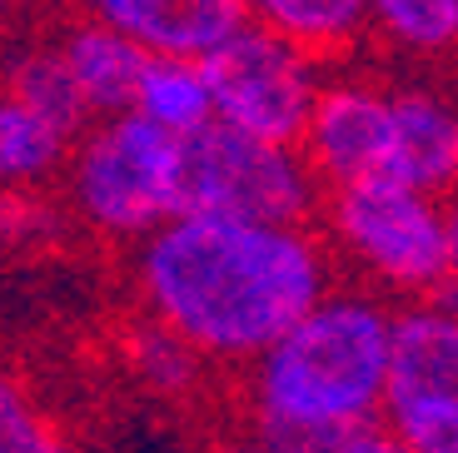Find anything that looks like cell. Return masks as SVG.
Instances as JSON below:
<instances>
[{"mask_svg":"<svg viewBox=\"0 0 458 453\" xmlns=\"http://www.w3.org/2000/svg\"><path fill=\"white\" fill-rule=\"evenodd\" d=\"M140 295L199 359L259 363L329 299L324 250L294 225L180 215L140 244Z\"/></svg>","mask_w":458,"mask_h":453,"instance_id":"cell-1","label":"cell"},{"mask_svg":"<svg viewBox=\"0 0 458 453\" xmlns=\"http://www.w3.org/2000/svg\"><path fill=\"white\" fill-rule=\"evenodd\" d=\"M394 314L369 295H329L254 363V443L334 453L389 398Z\"/></svg>","mask_w":458,"mask_h":453,"instance_id":"cell-2","label":"cell"},{"mask_svg":"<svg viewBox=\"0 0 458 453\" xmlns=\"http://www.w3.org/2000/svg\"><path fill=\"white\" fill-rule=\"evenodd\" d=\"M65 190L95 235L145 244L180 219V140L155 130L145 115L95 120L70 150Z\"/></svg>","mask_w":458,"mask_h":453,"instance_id":"cell-3","label":"cell"},{"mask_svg":"<svg viewBox=\"0 0 458 453\" xmlns=\"http://www.w3.org/2000/svg\"><path fill=\"white\" fill-rule=\"evenodd\" d=\"M310 209L314 170L294 145H269L219 120L180 140V215L299 229Z\"/></svg>","mask_w":458,"mask_h":453,"instance_id":"cell-4","label":"cell"},{"mask_svg":"<svg viewBox=\"0 0 458 453\" xmlns=\"http://www.w3.org/2000/svg\"><path fill=\"white\" fill-rule=\"evenodd\" d=\"M329 225L339 244L389 289L428 295L448 284V219L444 204L394 180L334 190Z\"/></svg>","mask_w":458,"mask_h":453,"instance_id":"cell-5","label":"cell"},{"mask_svg":"<svg viewBox=\"0 0 458 453\" xmlns=\"http://www.w3.org/2000/svg\"><path fill=\"white\" fill-rule=\"evenodd\" d=\"M209 90H215V120L240 135L294 145L310 130V115L319 105V80L299 46L269 25L250 21L225 50L205 60Z\"/></svg>","mask_w":458,"mask_h":453,"instance_id":"cell-6","label":"cell"},{"mask_svg":"<svg viewBox=\"0 0 458 453\" xmlns=\"http://www.w3.org/2000/svg\"><path fill=\"white\" fill-rule=\"evenodd\" d=\"M304 159L310 170L329 175L334 190L349 184L394 180L399 184V120H394V90H378L364 80H344L319 90V105L304 130Z\"/></svg>","mask_w":458,"mask_h":453,"instance_id":"cell-7","label":"cell"},{"mask_svg":"<svg viewBox=\"0 0 458 453\" xmlns=\"http://www.w3.org/2000/svg\"><path fill=\"white\" fill-rule=\"evenodd\" d=\"M95 15L130 35L149 60H195V65H205L254 21V11L240 0H100Z\"/></svg>","mask_w":458,"mask_h":453,"instance_id":"cell-8","label":"cell"},{"mask_svg":"<svg viewBox=\"0 0 458 453\" xmlns=\"http://www.w3.org/2000/svg\"><path fill=\"white\" fill-rule=\"evenodd\" d=\"M399 408H458V304L444 295L394 319L384 414Z\"/></svg>","mask_w":458,"mask_h":453,"instance_id":"cell-9","label":"cell"},{"mask_svg":"<svg viewBox=\"0 0 458 453\" xmlns=\"http://www.w3.org/2000/svg\"><path fill=\"white\" fill-rule=\"evenodd\" d=\"M60 50H65L70 75H75V85H81V95H85L95 120L135 115L149 56L130 40V35L105 25L100 15H81V21H70L65 30H60Z\"/></svg>","mask_w":458,"mask_h":453,"instance_id":"cell-10","label":"cell"},{"mask_svg":"<svg viewBox=\"0 0 458 453\" xmlns=\"http://www.w3.org/2000/svg\"><path fill=\"white\" fill-rule=\"evenodd\" d=\"M399 184L438 200L458 184V105L438 90H394Z\"/></svg>","mask_w":458,"mask_h":453,"instance_id":"cell-11","label":"cell"},{"mask_svg":"<svg viewBox=\"0 0 458 453\" xmlns=\"http://www.w3.org/2000/svg\"><path fill=\"white\" fill-rule=\"evenodd\" d=\"M0 90L15 95L21 105H30L35 115H46L50 125L65 130L70 140H81L95 120L75 75H70V60L60 50V40H21L15 50H5Z\"/></svg>","mask_w":458,"mask_h":453,"instance_id":"cell-12","label":"cell"},{"mask_svg":"<svg viewBox=\"0 0 458 453\" xmlns=\"http://www.w3.org/2000/svg\"><path fill=\"white\" fill-rule=\"evenodd\" d=\"M75 140L0 90V190H35L70 165Z\"/></svg>","mask_w":458,"mask_h":453,"instance_id":"cell-13","label":"cell"},{"mask_svg":"<svg viewBox=\"0 0 458 453\" xmlns=\"http://www.w3.org/2000/svg\"><path fill=\"white\" fill-rule=\"evenodd\" d=\"M135 115H145L149 125L165 130L170 140H190L205 125H215V90H209L205 65H195V60H149Z\"/></svg>","mask_w":458,"mask_h":453,"instance_id":"cell-14","label":"cell"},{"mask_svg":"<svg viewBox=\"0 0 458 453\" xmlns=\"http://www.w3.org/2000/svg\"><path fill=\"white\" fill-rule=\"evenodd\" d=\"M250 11L259 25L284 35L289 46H299L304 56L344 46V40H354L369 25V5H359V0H259Z\"/></svg>","mask_w":458,"mask_h":453,"instance_id":"cell-15","label":"cell"},{"mask_svg":"<svg viewBox=\"0 0 458 453\" xmlns=\"http://www.w3.org/2000/svg\"><path fill=\"white\" fill-rule=\"evenodd\" d=\"M125 363H130V374H135L149 394H160V398H184L190 389L199 384V374H205L199 349L195 344H184L170 324H160V319H140V324H130Z\"/></svg>","mask_w":458,"mask_h":453,"instance_id":"cell-16","label":"cell"},{"mask_svg":"<svg viewBox=\"0 0 458 453\" xmlns=\"http://www.w3.org/2000/svg\"><path fill=\"white\" fill-rule=\"evenodd\" d=\"M369 21L384 40L413 56H438L458 46V0H378Z\"/></svg>","mask_w":458,"mask_h":453,"instance_id":"cell-17","label":"cell"},{"mask_svg":"<svg viewBox=\"0 0 458 453\" xmlns=\"http://www.w3.org/2000/svg\"><path fill=\"white\" fill-rule=\"evenodd\" d=\"M0 453H81V443H70L40 414L21 379L0 374Z\"/></svg>","mask_w":458,"mask_h":453,"instance_id":"cell-18","label":"cell"},{"mask_svg":"<svg viewBox=\"0 0 458 453\" xmlns=\"http://www.w3.org/2000/svg\"><path fill=\"white\" fill-rule=\"evenodd\" d=\"M60 209L50 200H40L35 190H0V244L5 250H35L55 239Z\"/></svg>","mask_w":458,"mask_h":453,"instance_id":"cell-19","label":"cell"},{"mask_svg":"<svg viewBox=\"0 0 458 453\" xmlns=\"http://www.w3.org/2000/svg\"><path fill=\"white\" fill-rule=\"evenodd\" d=\"M389 429L413 453H458V408H399Z\"/></svg>","mask_w":458,"mask_h":453,"instance_id":"cell-20","label":"cell"},{"mask_svg":"<svg viewBox=\"0 0 458 453\" xmlns=\"http://www.w3.org/2000/svg\"><path fill=\"white\" fill-rule=\"evenodd\" d=\"M334 453H413V449H409V443H403L394 429H374V423H369V429H354V433H349V439H344Z\"/></svg>","mask_w":458,"mask_h":453,"instance_id":"cell-21","label":"cell"},{"mask_svg":"<svg viewBox=\"0 0 458 453\" xmlns=\"http://www.w3.org/2000/svg\"><path fill=\"white\" fill-rule=\"evenodd\" d=\"M444 219H448V295H458V200L444 209Z\"/></svg>","mask_w":458,"mask_h":453,"instance_id":"cell-22","label":"cell"},{"mask_svg":"<svg viewBox=\"0 0 458 453\" xmlns=\"http://www.w3.org/2000/svg\"><path fill=\"white\" fill-rule=\"evenodd\" d=\"M219 453H269V449H259V443H229V449H219Z\"/></svg>","mask_w":458,"mask_h":453,"instance_id":"cell-23","label":"cell"},{"mask_svg":"<svg viewBox=\"0 0 458 453\" xmlns=\"http://www.w3.org/2000/svg\"><path fill=\"white\" fill-rule=\"evenodd\" d=\"M444 299H454V304H458V295H448V289H444Z\"/></svg>","mask_w":458,"mask_h":453,"instance_id":"cell-24","label":"cell"},{"mask_svg":"<svg viewBox=\"0 0 458 453\" xmlns=\"http://www.w3.org/2000/svg\"><path fill=\"white\" fill-rule=\"evenodd\" d=\"M0 65H5V50H0Z\"/></svg>","mask_w":458,"mask_h":453,"instance_id":"cell-25","label":"cell"}]
</instances>
